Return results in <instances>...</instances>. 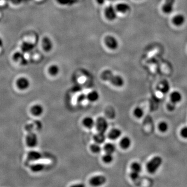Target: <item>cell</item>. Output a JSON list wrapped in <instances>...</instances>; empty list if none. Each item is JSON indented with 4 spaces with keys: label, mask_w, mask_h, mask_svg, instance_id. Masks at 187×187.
I'll list each match as a JSON object with an SVG mask.
<instances>
[{
    "label": "cell",
    "mask_w": 187,
    "mask_h": 187,
    "mask_svg": "<svg viewBox=\"0 0 187 187\" xmlns=\"http://www.w3.org/2000/svg\"><path fill=\"white\" fill-rule=\"evenodd\" d=\"M104 150L105 153L114 154L116 151V145L111 142L105 143L104 146Z\"/></svg>",
    "instance_id": "cell-21"
},
{
    "label": "cell",
    "mask_w": 187,
    "mask_h": 187,
    "mask_svg": "<svg viewBox=\"0 0 187 187\" xmlns=\"http://www.w3.org/2000/svg\"><path fill=\"white\" fill-rule=\"evenodd\" d=\"M131 171H135L140 173L142 171V166L141 164L138 162H134L131 165Z\"/></svg>",
    "instance_id": "cell-26"
},
{
    "label": "cell",
    "mask_w": 187,
    "mask_h": 187,
    "mask_svg": "<svg viewBox=\"0 0 187 187\" xmlns=\"http://www.w3.org/2000/svg\"><path fill=\"white\" fill-rule=\"evenodd\" d=\"M102 77L103 80L109 81L112 85L117 88H121L124 85V80L121 76H114L110 71L104 72Z\"/></svg>",
    "instance_id": "cell-1"
},
{
    "label": "cell",
    "mask_w": 187,
    "mask_h": 187,
    "mask_svg": "<svg viewBox=\"0 0 187 187\" xmlns=\"http://www.w3.org/2000/svg\"><path fill=\"white\" fill-rule=\"evenodd\" d=\"M116 11L119 13L125 14L129 11L130 7L128 4L126 3H119L117 4L116 7Z\"/></svg>",
    "instance_id": "cell-19"
},
{
    "label": "cell",
    "mask_w": 187,
    "mask_h": 187,
    "mask_svg": "<svg viewBox=\"0 0 187 187\" xmlns=\"http://www.w3.org/2000/svg\"><path fill=\"white\" fill-rule=\"evenodd\" d=\"M157 89L159 92L163 94L168 93L170 90V85L167 81H163L157 85Z\"/></svg>",
    "instance_id": "cell-12"
},
{
    "label": "cell",
    "mask_w": 187,
    "mask_h": 187,
    "mask_svg": "<svg viewBox=\"0 0 187 187\" xmlns=\"http://www.w3.org/2000/svg\"><path fill=\"white\" fill-rule=\"evenodd\" d=\"M38 136L34 133H30L26 136V145L29 147L31 148L36 147L38 145Z\"/></svg>",
    "instance_id": "cell-5"
},
{
    "label": "cell",
    "mask_w": 187,
    "mask_h": 187,
    "mask_svg": "<svg viewBox=\"0 0 187 187\" xmlns=\"http://www.w3.org/2000/svg\"><path fill=\"white\" fill-rule=\"evenodd\" d=\"M133 114L134 117L137 119H141L143 117L144 115V111L141 108L136 107L134 109L133 111Z\"/></svg>",
    "instance_id": "cell-27"
},
{
    "label": "cell",
    "mask_w": 187,
    "mask_h": 187,
    "mask_svg": "<svg viewBox=\"0 0 187 187\" xmlns=\"http://www.w3.org/2000/svg\"><path fill=\"white\" fill-rule=\"evenodd\" d=\"M119 146L122 149L128 150L131 145V140L129 137L125 136L122 138L119 142Z\"/></svg>",
    "instance_id": "cell-10"
},
{
    "label": "cell",
    "mask_w": 187,
    "mask_h": 187,
    "mask_svg": "<svg viewBox=\"0 0 187 187\" xmlns=\"http://www.w3.org/2000/svg\"><path fill=\"white\" fill-rule=\"evenodd\" d=\"M185 17L182 14H178L173 18V23L176 26H181L185 22Z\"/></svg>",
    "instance_id": "cell-17"
},
{
    "label": "cell",
    "mask_w": 187,
    "mask_h": 187,
    "mask_svg": "<svg viewBox=\"0 0 187 187\" xmlns=\"http://www.w3.org/2000/svg\"><path fill=\"white\" fill-rule=\"evenodd\" d=\"M163 163V159L160 156H155L148 162L146 168L149 173L153 174L158 171Z\"/></svg>",
    "instance_id": "cell-2"
},
{
    "label": "cell",
    "mask_w": 187,
    "mask_h": 187,
    "mask_svg": "<svg viewBox=\"0 0 187 187\" xmlns=\"http://www.w3.org/2000/svg\"><path fill=\"white\" fill-rule=\"evenodd\" d=\"M34 45L30 43L24 42L22 46V50L24 52H29L33 48Z\"/></svg>",
    "instance_id": "cell-30"
},
{
    "label": "cell",
    "mask_w": 187,
    "mask_h": 187,
    "mask_svg": "<svg viewBox=\"0 0 187 187\" xmlns=\"http://www.w3.org/2000/svg\"><path fill=\"white\" fill-rule=\"evenodd\" d=\"M0 22H1V19H0Z\"/></svg>",
    "instance_id": "cell-37"
},
{
    "label": "cell",
    "mask_w": 187,
    "mask_h": 187,
    "mask_svg": "<svg viewBox=\"0 0 187 187\" xmlns=\"http://www.w3.org/2000/svg\"><path fill=\"white\" fill-rule=\"evenodd\" d=\"M30 85V81L26 77H20L16 81V86L22 91L27 90Z\"/></svg>",
    "instance_id": "cell-6"
},
{
    "label": "cell",
    "mask_w": 187,
    "mask_h": 187,
    "mask_svg": "<svg viewBox=\"0 0 187 187\" xmlns=\"http://www.w3.org/2000/svg\"><path fill=\"white\" fill-rule=\"evenodd\" d=\"M30 169L34 173H40L44 169V165L41 163L34 164L31 166Z\"/></svg>",
    "instance_id": "cell-23"
},
{
    "label": "cell",
    "mask_w": 187,
    "mask_h": 187,
    "mask_svg": "<svg viewBox=\"0 0 187 187\" xmlns=\"http://www.w3.org/2000/svg\"><path fill=\"white\" fill-rule=\"evenodd\" d=\"M95 126L98 132L105 133L108 130L109 124L105 118L99 117L95 121Z\"/></svg>",
    "instance_id": "cell-3"
},
{
    "label": "cell",
    "mask_w": 187,
    "mask_h": 187,
    "mask_svg": "<svg viewBox=\"0 0 187 187\" xmlns=\"http://www.w3.org/2000/svg\"><path fill=\"white\" fill-rule=\"evenodd\" d=\"M175 0H165V2L162 7V10L165 14H171L173 12L174 5Z\"/></svg>",
    "instance_id": "cell-8"
},
{
    "label": "cell",
    "mask_w": 187,
    "mask_h": 187,
    "mask_svg": "<svg viewBox=\"0 0 187 187\" xmlns=\"http://www.w3.org/2000/svg\"><path fill=\"white\" fill-rule=\"evenodd\" d=\"M48 72L50 76H57V74L59 72V68L58 66H56L55 65H53L50 66V67L48 69Z\"/></svg>",
    "instance_id": "cell-25"
},
{
    "label": "cell",
    "mask_w": 187,
    "mask_h": 187,
    "mask_svg": "<svg viewBox=\"0 0 187 187\" xmlns=\"http://www.w3.org/2000/svg\"><path fill=\"white\" fill-rule=\"evenodd\" d=\"M107 181V178L104 175H96L92 177L89 180L90 185L93 187H99Z\"/></svg>",
    "instance_id": "cell-4"
},
{
    "label": "cell",
    "mask_w": 187,
    "mask_h": 187,
    "mask_svg": "<svg viewBox=\"0 0 187 187\" xmlns=\"http://www.w3.org/2000/svg\"><path fill=\"white\" fill-rule=\"evenodd\" d=\"M42 47L44 50L48 52L52 48V44L51 41L48 38H44L42 41Z\"/></svg>",
    "instance_id": "cell-22"
},
{
    "label": "cell",
    "mask_w": 187,
    "mask_h": 187,
    "mask_svg": "<svg viewBox=\"0 0 187 187\" xmlns=\"http://www.w3.org/2000/svg\"><path fill=\"white\" fill-rule=\"evenodd\" d=\"M183 99V96L178 91L172 92L170 95V102L177 105L181 102Z\"/></svg>",
    "instance_id": "cell-14"
},
{
    "label": "cell",
    "mask_w": 187,
    "mask_h": 187,
    "mask_svg": "<svg viewBox=\"0 0 187 187\" xmlns=\"http://www.w3.org/2000/svg\"><path fill=\"white\" fill-rule=\"evenodd\" d=\"M105 43L111 50H116L118 47V43L116 38L111 36H108L105 39Z\"/></svg>",
    "instance_id": "cell-7"
},
{
    "label": "cell",
    "mask_w": 187,
    "mask_h": 187,
    "mask_svg": "<svg viewBox=\"0 0 187 187\" xmlns=\"http://www.w3.org/2000/svg\"><path fill=\"white\" fill-rule=\"evenodd\" d=\"M100 98L99 94L98 92L94 91L90 92L86 95V99L91 102H97Z\"/></svg>",
    "instance_id": "cell-18"
},
{
    "label": "cell",
    "mask_w": 187,
    "mask_h": 187,
    "mask_svg": "<svg viewBox=\"0 0 187 187\" xmlns=\"http://www.w3.org/2000/svg\"><path fill=\"white\" fill-rule=\"evenodd\" d=\"M27 157L30 161H37L42 157V154L38 151L32 150L28 152Z\"/></svg>",
    "instance_id": "cell-15"
},
{
    "label": "cell",
    "mask_w": 187,
    "mask_h": 187,
    "mask_svg": "<svg viewBox=\"0 0 187 187\" xmlns=\"http://www.w3.org/2000/svg\"><path fill=\"white\" fill-rule=\"evenodd\" d=\"M180 135L184 139H187V126L182 128L180 132Z\"/></svg>",
    "instance_id": "cell-33"
},
{
    "label": "cell",
    "mask_w": 187,
    "mask_h": 187,
    "mask_svg": "<svg viewBox=\"0 0 187 187\" xmlns=\"http://www.w3.org/2000/svg\"><path fill=\"white\" fill-rule=\"evenodd\" d=\"M105 15L106 18L108 20H114L117 17V11L116 9H114L112 6L108 7L105 10Z\"/></svg>",
    "instance_id": "cell-11"
},
{
    "label": "cell",
    "mask_w": 187,
    "mask_h": 187,
    "mask_svg": "<svg viewBox=\"0 0 187 187\" xmlns=\"http://www.w3.org/2000/svg\"><path fill=\"white\" fill-rule=\"evenodd\" d=\"M129 176L131 180L135 182L138 181L140 179V173H139L131 171V173H130Z\"/></svg>",
    "instance_id": "cell-31"
},
{
    "label": "cell",
    "mask_w": 187,
    "mask_h": 187,
    "mask_svg": "<svg viewBox=\"0 0 187 187\" xmlns=\"http://www.w3.org/2000/svg\"><path fill=\"white\" fill-rule=\"evenodd\" d=\"M90 150L94 153L98 154L102 151V147H100L99 144L95 143L92 144L90 145Z\"/></svg>",
    "instance_id": "cell-28"
},
{
    "label": "cell",
    "mask_w": 187,
    "mask_h": 187,
    "mask_svg": "<svg viewBox=\"0 0 187 187\" xmlns=\"http://www.w3.org/2000/svg\"><path fill=\"white\" fill-rule=\"evenodd\" d=\"M4 45V42L1 38H0V48L2 47Z\"/></svg>",
    "instance_id": "cell-36"
},
{
    "label": "cell",
    "mask_w": 187,
    "mask_h": 187,
    "mask_svg": "<svg viewBox=\"0 0 187 187\" xmlns=\"http://www.w3.org/2000/svg\"><path fill=\"white\" fill-rule=\"evenodd\" d=\"M166 108H167V109L169 111L173 112L175 110L176 108V105L171 102H169L167 103Z\"/></svg>",
    "instance_id": "cell-32"
},
{
    "label": "cell",
    "mask_w": 187,
    "mask_h": 187,
    "mask_svg": "<svg viewBox=\"0 0 187 187\" xmlns=\"http://www.w3.org/2000/svg\"><path fill=\"white\" fill-rule=\"evenodd\" d=\"M44 108L40 104H36L34 105H32L30 111L33 116L35 117H40L42 116L44 113Z\"/></svg>",
    "instance_id": "cell-9"
},
{
    "label": "cell",
    "mask_w": 187,
    "mask_h": 187,
    "mask_svg": "<svg viewBox=\"0 0 187 187\" xmlns=\"http://www.w3.org/2000/svg\"><path fill=\"white\" fill-rule=\"evenodd\" d=\"M122 135V131L119 128H113L109 132L108 137L112 140L119 139Z\"/></svg>",
    "instance_id": "cell-13"
},
{
    "label": "cell",
    "mask_w": 187,
    "mask_h": 187,
    "mask_svg": "<svg viewBox=\"0 0 187 187\" xmlns=\"http://www.w3.org/2000/svg\"><path fill=\"white\" fill-rule=\"evenodd\" d=\"M85 99H86V96L85 95H81L78 97V101L80 102H83Z\"/></svg>",
    "instance_id": "cell-35"
},
{
    "label": "cell",
    "mask_w": 187,
    "mask_h": 187,
    "mask_svg": "<svg viewBox=\"0 0 187 187\" xmlns=\"http://www.w3.org/2000/svg\"><path fill=\"white\" fill-rule=\"evenodd\" d=\"M13 58L14 59L16 60H19L23 59L24 58V56L22 53L17 52L15 54H14V56H13Z\"/></svg>",
    "instance_id": "cell-34"
},
{
    "label": "cell",
    "mask_w": 187,
    "mask_h": 187,
    "mask_svg": "<svg viewBox=\"0 0 187 187\" xmlns=\"http://www.w3.org/2000/svg\"><path fill=\"white\" fill-rule=\"evenodd\" d=\"M168 124H167V122L165 121H162L160 123L159 125H158V128L160 131L161 133H166L167 132V131L168 130Z\"/></svg>",
    "instance_id": "cell-29"
},
{
    "label": "cell",
    "mask_w": 187,
    "mask_h": 187,
    "mask_svg": "<svg viewBox=\"0 0 187 187\" xmlns=\"http://www.w3.org/2000/svg\"><path fill=\"white\" fill-rule=\"evenodd\" d=\"M114 157L112 154L105 153L102 157V160L104 163L109 164L111 163L114 161Z\"/></svg>",
    "instance_id": "cell-24"
},
{
    "label": "cell",
    "mask_w": 187,
    "mask_h": 187,
    "mask_svg": "<svg viewBox=\"0 0 187 187\" xmlns=\"http://www.w3.org/2000/svg\"><path fill=\"white\" fill-rule=\"evenodd\" d=\"M82 124L85 128L91 129L95 126V121L93 117H86L82 120Z\"/></svg>",
    "instance_id": "cell-16"
},
{
    "label": "cell",
    "mask_w": 187,
    "mask_h": 187,
    "mask_svg": "<svg viewBox=\"0 0 187 187\" xmlns=\"http://www.w3.org/2000/svg\"><path fill=\"white\" fill-rule=\"evenodd\" d=\"M93 140L95 143H98L99 145L104 143L106 140L105 133L98 132V133L96 134L94 136Z\"/></svg>",
    "instance_id": "cell-20"
}]
</instances>
